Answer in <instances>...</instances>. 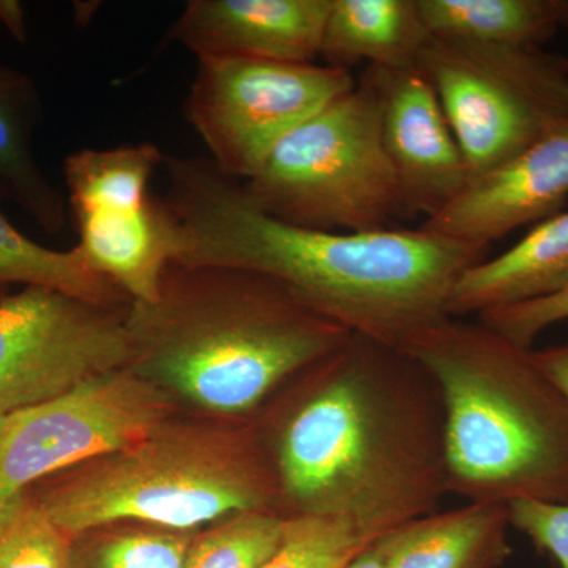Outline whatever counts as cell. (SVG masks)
I'll return each instance as SVG.
<instances>
[{
    "instance_id": "cell-10",
    "label": "cell",
    "mask_w": 568,
    "mask_h": 568,
    "mask_svg": "<svg viewBox=\"0 0 568 568\" xmlns=\"http://www.w3.org/2000/svg\"><path fill=\"white\" fill-rule=\"evenodd\" d=\"M126 312L44 287L0 298V417L126 368Z\"/></svg>"
},
{
    "instance_id": "cell-29",
    "label": "cell",
    "mask_w": 568,
    "mask_h": 568,
    "mask_svg": "<svg viewBox=\"0 0 568 568\" xmlns=\"http://www.w3.org/2000/svg\"><path fill=\"white\" fill-rule=\"evenodd\" d=\"M0 24L13 36V39L26 43L28 28H26L24 7L14 0H0Z\"/></svg>"
},
{
    "instance_id": "cell-27",
    "label": "cell",
    "mask_w": 568,
    "mask_h": 568,
    "mask_svg": "<svg viewBox=\"0 0 568 568\" xmlns=\"http://www.w3.org/2000/svg\"><path fill=\"white\" fill-rule=\"evenodd\" d=\"M507 508L510 526L528 536L538 549L549 552L560 568H568V500L521 499Z\"/></svg>"
},
{
    "instance_id": "cell-3",
    "label": "cell",
    "mask_w": 568,
    "mask_h": 568,
    "mask_svg": "<svg viewBox=\"0 0 568 568\" xmlns=\"http://www.w3.org/2000/svg\"><path fill=\"white\" fill-rule=\"evenodd\" d=\"M130 368L224 417L252 416L351 334L271 276L168 265L156 304L130 302Z\"/></svg>"
},
{
    "instance_id": "cell-31",
    "label": "cell",
    "mask_w": 568,
    "mask_h": 568,
    "mask_svg": "<svg viewBox=\"0 0 568 568\" xmlns=\"http://www.w3.org/2000/svg\"><path fill=\"white\" fill-rule=\"evenodd\" d=\"M562 65H564V70H566L568 73V58H564V55H562Z\"/></svg>"
},
{
    "instance_id": "cell-23",
    "label": "cell",
    "mask_w": 568,
    "mask_h": 568,
    "mask_svg": "<svg viewBox=\"0 0 568 568\" xmlns=\"http://www.w3.org/2000/svg\"><path fill=\"white\" fill-rule=\"evenodd\" d=\"M283 517L272 510H246L194 534L185 568H261L278 545Z\"/></svg>"
},
{
    "instance_id": "cell-8",
    "label": "cell",
    "mask_w": 568,
    "mask_h": 568,
    "mask_svg": "<svg viewBox=\"0 0 568 568\" xmlns=\"http://www.w3.org/2000/svg\"><path fill=\"white\" fill-rule=\"evenodd\" d=\"M355 84L351 71L315 62L197 59L186 121L222 173L248 181L287 133Z\"/></svg>"
},
{
    "instance_id": "cell-25",
    "label": "cell",
    "mask_w": 568,
    "mask_h": 568,
    "mask_svg": "<svg viewBox=\"0 0 568 568\" xmlns=\"http://www.w3.org/2000/svg\"><path fill=\"white\" fill-rule=\"evenodd\" d=\"M70 545L31 493L0 506V568H67Z\"/></svg>"
},
{
    "instance_id": "cell-2",
    "label": "cell",
    "mask_w": 568,
    "mask_h": 568,
    "mask_svg": "<svg viewBox=\"0 0 568 568\" xmlns=\"http://www.w3.org/2000/svg\"><path fill=\"white\" fill-rule=\"evenodd\" d=\"M163 203L178 264L226 265L271 276L346 331L405 349L447 317L448 294L488 246L420 230L331 233L261 211L211 160L166 156Z\"/></svg>"
},
{
    "instance_id": "cell-6",
    "label": "cell",
    "mask_w": 568,
    "mask_h": 568,
    "mask_svg": "<svg viewBox=\"0 0 568 568\" xmlns=\"http://www.w3.org/2000/svg\"><path fill=\"white\" fill-rule=\"evenodd\" d=\"M242 185L261 211L308 230L372 233L407 219L362 74L353 91L287 133Z\"/></svg>"
},
{
    "instance_id": "cell-14",
    "label": "cell",
    "mask_w": 568,
    "mask_h": 568,
    "mask_svg": "<svg viewBox=\"0 0 568 568\" xmlns=\"http://www.w3.org/2000/svg\"><path fill=\"white\" fill-rule=\"evenodd\" d=\"M78 248L93 271L110 278L134 304H156L175 256V226L163 200L73 215Z\"/></svg>"
},
{
    "instance_id": "cell-21",
    "label": "cell",
    "mask_w": 568,
    "mask_h": 568,
    "mask_svg": "<svg viewBox=\"0 0 568 568\" xmlns=\"http://www.w3.org/2000/svg\"><path fill=\"white\" fill-rule=\"evenodd\" d=\"M164 153L151 142L112 149H82L63 163L73 215L149 201V183Z\"/></svg>"
},
{
    "instance_id": "cell-28",
    "label": "cell",
    "mask_w": 568,
    "mask_h": 568,
    "mask_svg": "<svg viewBox=\"0 0 568 568\" xmlns=\"http://www.w3.org/2000/svg\"><path fill=\"white\" fill-rule=\"evenodd\" d=\"M532 357L538 368L558 387L568 403V343L545 349H532Z\"/></svg>"
},
{
    "instance_id": "cell-20",
    "label": "cell",
    "mask_w": 568,
    "mask_h": 568,
    "mask_svg": "<svg viewBox=\"0 0 568 568\" xmlns=\"http://www.w3.org/2000/svg\"><path fill=\"white\" fill-rule=\"evenodd\" d=\"M10 284L58 291L93 305L122 306L130 301L118 284L93 271L78 246L59 252L37 244L0 207V294Z\"/></svg>"
},
{
    "instance_id": "cell-32",
    "label": "cell",
    "mask_w": 568,
    "mask_h": 568,
    "mask_svg": "<svg viewBox=\"0 0 568 568\" xmlns=\"http://www.w3.org/2000/svg\"><path fill=\"white\" fill-rule=\"evenodd\" d=\"M3 425H6V417H0V435H2Z\"/></svg>"
},
{
    "instance_id": "cell-11",
    "label": "cell",
    "mask_w": 568,
    "mask_h": 568,
    "mask_svg": "<svg viewBox=\"0 0 568 568\" xmlns=\"http://www.w3.org/2000/svg\"><path fill=\"white\" fill-rule=\"evenodd\" d=\"M384 151L394 171L407 219H433L470 181L457 138L424 70L366 67Z\"/></svg>"
},
{
    "instance_id": "cell-7",
    "label": "cell",
    "mask_w": 568,
    "mask_h": 568,
    "mask_svg": "<svg viewBox=\"0 0 568 568\" xmlns=\"http://www.w3.org/2000/svg\"><path fill=\"white\" fill-rule=\"evenodd\" d=\"M417 65L439 97L470 181L568 119L562 55L432 37Z\"/></svg>"
},
{
    "instance_id": "cell-26",
    "label": "cell",
    "mask_w": 568,
    "mask_h": 568,
    "mask_svg": "<svg viewBox=\"0 0 568 568\" xmlns=\"http://www.w3.org/2000/svg\"><path fill=\"white\" fill-rule=\"evenodd\" d=\"M566 320H568V286L548 297L504 306L478 316L480 323L526 349H532V343L541 332Z\"/></svg>"
},
{
    "instance_id": "cell-1",
    "label": "cell",
    "mask_w": 568,
    "mask_h": 568,
    "mask_svg": "<svg viewBox=\"0 0 568 568\" xmlns=\"http://www.w3.org/2000/svg\"><path fill=\"white\" fill-rule=\"evenodd\" d=\"M284 386L257 428L280 517L343 518L372 545L436 511L448 493L446 416L416 357L351 332Z\"/></svg>"
},
{
    "instance_id": "cell-4",
    "label": "cell",
    "mask_w": 568,
    "mask_h": 568,
    "mask_svg": "<svg viewBox=\"0 0 568 568\" xmlns=\"http://www.w3.org/2000/svg\"><path fill=\"white\" fill-rule=\"evenodd\" d=\"M435 379L446 416L448 493L469 503L568 500V403L532 349L484 323L444 317L405 349Z\"/></svg>"
},
{
    "instance_id": "cell-16",
    "label": "cell",
    "mask_w": 568,
    "mask_h": 568,
    "mask_svg": "<svg viewBox=\"0 0 568 568\" xmlns=\"http://www.w3.org/2000/svg\"><path fill=\"white\" fill-rule=\"evenodd\" d=\"M508 508L469 503L433 511L381 537L384 568H497L510 555Z\"/></svg>"
},
{
    "instance_id": "cell-12",
    "label": "cell",
    "mask_w": 568,
    "mask_h": 568,
    "mask_svg": "<svg viewBox=\"0 0 568 568\" xmlns=\"http://www.w3.org/2000/svg\"><path fill=\"white\" fill-rule=\"evenodd\" d=\"M568 197V119L466 189L424 230L480 246L562 211Z\"/></svg>"
},
{
    "instance_id": "cell-24",
    "label": "cell",
    "mask_w": 568,
    "mask_h": 568,
    "mask_svg": "<svg viewBox=\"0 0 568 568\" xmlns=\"http://www.w3.org/2000/svg\"><path fill=\"white\" fill-rule=\"evenodd\" d=\"M368 547L346 519L297 515L283 518L278 545L261 568H346Z\"/></svg>"
},
{
    "instance_id": "cell-22",
    "label": "cell",
    "mask_w": 568,
    "mask_h": 568,
    "mask_svg": "<svg viewBox=\"0 0 568 568\" xmlns=\"http://www.w3.org/2000/svg\"><path fill=\"white\" fill-rule=\"evenodd\" d=\"M194 534L112 525L73 538L67 568H185Z\"/></svg>"
},
{
    "instance_id": "cell-30",
    "label": "cell",
    "mask_w": 568,
    "mask_h": 568,
    "mask_svg": "<svg viewBox=\"0 0 568 568\" xmlns=\"http://www.w3.org/2000/svg\"><path fill=\"white\" fill-rule=\"evenodd\" d=\"M346 568H384L383 555L376 544L369 545Z\"/></svg>"
},
{
    "instance_id": "cell-15",
    "label": "cell",
    "mask_w": 568,
    "mask_h": 568,
    "mask_svg": "<svg viewBox=\"0 0 568 568\" xmlns=\"http://www.w3.org/2000/svg\"><path fill=\"white\" fill-rule=\"evenodd\" d=\"M568 286V211L538 222L506 253L465 268L448 294L450 317L484 315Z\"/></svg>"
},
{
    "instance_id": "cell-17",
    "label": "cell",
    "mask_w": 568,
    "mask_h": 568,
    "mask_svg": "<svg viewBox=\"0 0 568 568\" xmlns=\"http://www.w3.org/2000/svg\"><path fill=\"white\" fill-rule=\"evenodd\" d=\"M432 40L417 0H331L321 58L332 69L417 65Z\"/></svg>"
},
{
    "instance_id": "cell-19",
    "label": "cell",
    "mask_w": 568,
    "mask_h": 568,
    "mask_svg": "<svg viewBox=\"0 0 568 568\" xmlns=\"http://www.w3.org/2000/svg\"><path fill=\"white\" fill-rule=\"evenodd\" d=\"M433 39L544 50L568 29V0H417Z\"/></svg>"
},
{
    "instance_id": "cell-9",
    "label": "cell",
    "mask_w": 568,
    "mask_h": 568,
    "mask_svg": "<svg viewBox=\"0 0 568 568\" xmlns=\"http://www.w3.org/2000/svg\"><path fill=\"white\" fill-rule=\"evenodd\" d=\"M170 414V394L130 366L11 414L0 435V506L36 481L132 446Z\"/></svg>"
},
{
    "instance_id": "cell-18",
    "label": "cell",
    "mask_w": 568,
    "mask_h": 568,
    "mask_svg": "<svg viewBox=\"0 0 568 568\" xmlns=\"http://www.w3.org/2000/svg\"><path fill=\"white\" fill-rule=\"evenodd\" d=\"M41 104L36 81L0 65V196L13 201L44 233L61 234L67 203L33 152Z\"/></svg>"
},
{
    "instance_id": "cell-5",
    "label": "cell",
    "mask_w": 568,
    "mask_h": 568,
    "mask_svg": "<svg viewBox=\"0 0 568 568\" xmlns=\"http://www.w3.org/2000/svg\"><path fill=\"white\" fill-rule=\"evenodd\" d=\"M33 499L70 540L112 525L194 532L239 511L278 514L274 469L254 426L166 424L63 470Z\"/></svg>"
},
{
    "instance_id": "cell-13",
    "label": "cell",
    "mask_w": 568,
    "mask_h": 568,
    "mask_svg": "<svg viewBox=\"0 0 568 568\" xmlns=\"http://www.w3.org/2000/svg\"><path fill=\"white\" fill-rule=\"evenodd\" d=\"M328 10L331 0H192L170 37L196 59L312 63Z\"/></svg>"
}]
</instances>
